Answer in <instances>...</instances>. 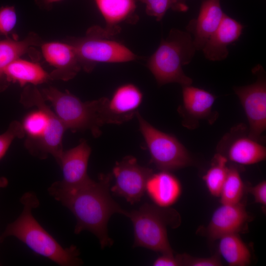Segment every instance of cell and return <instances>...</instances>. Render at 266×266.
<instances>
[{"label": "cell", "instance_id": "cell-27", "mask_svg": "<svg viewBox=\"0 0 266 266\" xmlns=\"http://www.w3.org/2000/svg\"><path fill=\"white\" fill-rule=\"evenodd\" d=\"M145 4L146 14L160 21L163 18L166 11L171 8L173 10L175 0H138Z\"/></svg>", "mask_w": 266, "mask_h": 266}, {"label": "cell", "instance_id": "cell-4", "mask_svg": "<svg viewBox=\"0 0 266 266\" xmlns=\"http://www.w3.org/2000/svg\"><path fill=\"white\" fill-rule=\"evenodd\" d=\"M196 51L190 33L172 29L148 58L147 66L159 86L170 83L191 85L193 80L184 72L183 66L192 61Z\"/></svg>", "mask_w": 266, "mask_h": 266}, {"label": "cell", "instance_id": "cell-5", "mask_svg": "<svg viewBox=\"0 0 266 266\" xmlns=\"http://www.w3.org/2000/svg\"><path fill=\"white\" fill-rule=\"evenodd\" d=\"M40 91L45 100L51 102L66 130L73 132L89 130L96 137L101 134L100 128L104 125L101 113L103 97L83 101L67 90L62 92L51 86Z\"/></svg>", "mask_w": 266, "mask_h": 266}, {"label": "cell", "instance_id": "cell-15", "mask_svg": "<svg viewBox=\"0 0 266 266\" xmlns=\"http://www.w3.org/2000/svg\"><path fill=\"white\" fill-rule=\"evenodd\" d=\"M221 0H203L197 18L191 20L186 27L197 51L202 50L222 21L225 13L222 9Z\"/></svg>", "mask_w": 266, "mask_h": 266}, {"label": "cell", "instance_id": "cell-1", "mask_svg": "<svg viewBox=\"0 0 266 266\" xmlns=\"http://www.w3.org/2000/svg\"><path fill=\"white\" fill-rule=\"evenodd\" d=\"M112 173L100 174L99 181H91L80 187L62 189L51 185L48 190L56 200L67 207L76 219L74 233L87 230L98 238L101 248L110 246L113 240L108 234L107 224L114 213L126 216L123 209L110 194Z\"/></svg>", "mask_w": 266, "mask_h": 266}, {"label": "cell", "instance_id": "cell-32", "mask_svg": "<svg viewBox=\"0 0 266 266\" xmlns=\"http://www.w3.org/2000/svg\"><path fill=\"white\" fill-rule=\"evenodd\" d=\"M186 0H175V4L173 10L184 12L188 10V7L186 4Z\"/></svg>", "mask_w": 266, "mask_h": 266}, {"label": "cell", "instance_id": "cell-21", "mask_svg": "<svg viewBox=\"0 0 266 266\" xmlns=\"http://www.w3.org/2000/svg\"><path fill=\"white\" fill-rule=\"evenodd\" d=\"M231 161L242 165H250L266 158V147L249 135L240 136L230 142L225 156Z\"/></svg>", "mask_w": 266, "mask_h": 266}, {"label": "cell", "instance_id": "cell-9", "mask_svg": "<svg viewBox=\"0 0 266 266\" xmlns=\"http://www.w3.org/2000/svg\"><path fill=\"white\" fill-rule=\"evenodd\" d=\"M257 81L250 85L235 87L233 90L244 110L249 125V136L256 140L266 129V81L260 65L252 69Z\"/></svg>", "mask_w": 266, "mask_h": 266}, {"label": "cell", "instance_id": "cell-23", "mask_svg": "<svg viewBox=\"0 0 266 266\" xmlns=\"http://www.w3.org/2000/svg\"><path fill=\"white\" fill-rule=\"evenodd\" d=\"M219 239V252L230 266H246L250 264V251L238 233L226 234Z\"/></svg>", "mask_w": 266, "mask_h": 266}, {"label": "cell", "instance_id": "cell-12", "mask_svg": "<svg viewBox=\"0 0 266 266\" xmlns=\"http://www.w3.org/2000/svg\"><path fill=\"white\" fill-rule=\"evenodd\" d=\"M91 149L85 140L75 147L63 152L59 164L63 172V179L52 185L58 188L69 189L83 186L92 179L87 173Z\"/></svg>", "mask_w": 266, "mask_h": 266}, {"label": "cell", "instance_id": "cell-16", "mask_svg": "<svg viewBox=\"0 0 266 266\" xmlns=\"http://www.w3.org/2000/svg\"><path fill=\"white\" fill-rule=\"evenodd\" d=\"M243 28L241 23L225 14L202 49L205 58L210 61L226 59L229 55L227 46L239 38Z\"/></svg>", "mask_w": 266, "mask_h": 266}, {"label": "cell", "instance_id": "cell-3", "mask_svg": "<svg viewBox=\"0 0 266 266\" xmlns=\"http://www.w3.org/2000/svg\"><path fill=\"white\" fill-rule=\"evenodd\" d=\"M20 201L24 206L18 218L9 224L0 236V243L8 236H14L23 242L33 252L46 257L61 266L82 264L80 252L75 246L63 247L33 216L32 211L39 205L35 194L25 193Z\"/></svg>", "mask_w": 266, "mask_h": 266}, {"label": "cell", "instance_id": "cell-18", "mask_svg": "<svg viewBox=\"0 0 266 266\" xmlns=\"http://www.w3.org/2000/svg\"><path fill=\"white\" fill-rule=\"evenodd\" d=\"M145 192L155 205L164 208L174 204L182 193L179 179L169 171L153 173L148 179Z\"/></svg>", "mask_w": 266, "mask_h": 266}, {"label": "cell", "instance_id": "cell-10", "mask_svg": "<svg viewBox=\"0 0 266 266\" xmlns=\"http://www.w3.org/2000/svg\"><path fill=\"white\" fill-rule=\"evenodd\" d=\"M153 173L152 169L139 165L135 157L126 156L116 162L113 168L115 183L110 190L131 204L139 202L145 192L146 182Z\"/></svg>", "mask_w": 266, "mask_h": 266}, {"label": "cell", "instance_id": "cell-24", "mask_svg": "<svg viewBox=\"0 0 266 266\" xmlns=\"http://www.w3.org/2000/svg\"><path fill=\"white\" fill-rule=\"evenodd\" d=\"M228 161L227 158L224 155L216 154L211 167L202 177L209 192L214 197H219L228 173Z\"/></svg>", "mask_w": 266, "mask_h": 266}, {"label": "cell", "instance_id": "cell-25", "mask_svg": "<svg viewBox=\"0 0 266 266\" xmlns=\"http://www.w3.org/2000/svg\"><path fill=\"white\" fill-rule=\"evenodd\" d=\"M244 185L237 169L229 167L228 173L219 195L222 204H235L240 202Z\"/></svg>", "mask_w": 266, "mask_h": 266}, {"label": "cell", "instance_id": "cell-34", "mask_svg": "<svg viewBox=\"0 0 266 266\" xmlns=\"http://www.w3.org/2000/svg\"><path fill=\"white\" fill-rule=\"evenodd\" d=\"M8 184V180L4 177H0V189L5 187Z\"/></svg>", "mask_w": 266, "mask_h": 266}, {"label": "cell", "instance_id": "cell-31", "mask_svg": "<svg viewBox=\"0 0 266 266\" xmlns=\"http://www.w3.org/2000/svg\"><path fill=\"white\" fill-rule=\"evenodd\" d=\"M154 266H180L182 262L180 254H162L153 263Z\"/></svg>", "mask_w": 266, "mask_h": 266}, {"label": "cell", "instance_id": "cell-14", "mask_svg": "<svg viewBox=\"0 0 266 266\" xmlns=\"http://www.w3.org/2000/svg\"><path fill=\"white\" fill-rule=\"evenodd\" d=\"M245 206L240 202L235 204H222L214 212L205 229L207 236L212 240L230 233L240 232L249 220Z\"/></svg>", "mask_w": 266, "mask_h": 266}, {"label": "cell", "instance_id": "cell-8", "mask_svg": "<svg viewBox=\"0 0 266 266\" xmlns=\"http://www.w3.org/2000/svg\"><path fill=\"white\" fill-rule=\"evenodd\" d=\"M135 116L151 161L158 168L170 171L192 164L191 156L177 138L155 128L138 111Z\"/></svg>", "mask_w": 266, "mask_h": 266}, {"label": "cell", "instance_id": "cell-33", "mask_svg": "<svg viewBox=\"0 0 266 266\" xmlns=\"http://www.w3.org/2000/svg\"><path fill=\"white\" fill-rule=\"evenodd\" d=\"M62 0H35L38 6L42 8H49L53 3L60 1Z\"/></svg>", "mask_w": 266, "mask_h": 266}, {"label": "cell", "instance_id": "cell-2", "mask_svg": "<svg viewBox=\"0 0 266 266\" xmlns=\"http://www.w3.org/2000/svg\"><path fill=\"white\" fill-rule=\"evenodd\" d=\"M45 101L35 86L28 85L21 93L20 102L24 106L37 108L27 114L22 123L27 135L25 145L33 156L44 159L50 154L58 163L64 152L66 129Z\"/></svg>", "mask_w": 266, "mask_h": 266}, {"label": "cell", "instance_id": "cell-29", "mask_svg": "<svg viewBox=\"0 0 266 266\" xmlns=\"http://www.w3.org/2000/svg\"><path fill=\"white\" fill-rule=\"evenodd\" d=\"M182 266H220L222 265L218 254L208 258H197L186 254H180Z\"/></svg>", "mask_w": 266, "mask_h": 266}, {"label": "cell", "instance_id": "cell-7", "mask_svg": "<svg viewBox=\"0 0 266 266\" xmlns=\"http://www.w3.org/2000/svg\"><path fill=\"white\" fill-rule=\"evenodd\" d=\"M105 36L101 27L89 28L84 36L73 37L66 42L74 48L81 68L91 72L101 63H124L137 60L139 57L121 43Z\"/></svg>", "mask_w": 266, "mask_h": 266}, {"label": "cell", "instance_id": "cell-26", "mask_svg": "<svg viewBox=\"0 0 266 266\" xmlns=\"http://www.w3.org/2000/svg\"><path fill=\"white\" fill-rule=\"evenodd\" d=\"M25 136L22 124L17 121L11 122L7 130L0 134V160L6 154L14 139L21 138Z\"/></svg>", "mask_w": 266, "mask_h": 266}, {"label": "cell", "instance_id": "cell-6", "mask_svg": "<svg viewBox=\"0 0 266 266\" xmlns=\"http://www.w3.org/2000/svg\"><path fill=\"white\" fill-rule=\"evenodd\" d=\"M126 216L133 223V247H144L162 254H174L166 229L168 225H177V215L173 210L145 203L137 210L127 211Z\"/></svg>", "mask_w": 266, "mask_h": 266}, {"label": "cell", "instance_id": "cell-11", "mask_svg": "<svg viewBox=\"0 0 266 266\" xmlns=\"http://www.w3.org/2000/svg\"><path fill=\"white\" fill-rule=\"evenodd\" d=\"M143 100V94L135 85L126 83L119 86L108 99L103 97L101 107L104 124H121L132 119Z\"/></svg>", "mask_w": 266, "mask_h": 266}, {"label": "cell", "instance_id": "cell-20", "mask_svg": "<svg viewBox=\"0 0 266 266\" xmlns=\"http://www.w3.org/2000/svg\"><path fill=\"white\" fill-rule=\"evenodd\" d=\"M4 75L8 85L11 82L17 83L21 87L28 84L35 86L51 80L49 73L39 64L20 58L5 68Z\"/></svg>", "mask_w": 266, "mask_h": 266}, {"label": "cell", "instance_id": "cell-28", "mask_svg": "<svg viewBox=\"0 0 266 266\" xmlns=\"http://www.w3.org/2000/svg\"><path fill=\"white\" fill-rule=\"evenodd\" d=\"M17 20L15 9L13 6L0 8V36H8L14 29Z\"/></svg>", "mask_w": 266, "mask_h": 266}, {"label": "cell", "instance_id": "cell-13", "mask_svg": "<svg viewBox=\"0 0 266 266\" xmlns=\"http://www.w3.org/2000/svg\"><path fill=\"white\" fill-rule=\"evenodd\" d=\"M41 48L46 61L55 68L49 73L51 80L68 81L82 69L74 48L66 41L42 43Z\"/></svg>", "mask_w": 266, "mask_h": 266}, {"label": "cell", "instance_id": "cell-17", "mask_svg": "<svg viewBox=\"0 0 266 266\" xmlns=\"http://www.w3.org/2000/svg\"><path fill=\"white\" fill-rule=\"evenodd\" d=\"M103 17L105 26L102 27L105 36L110 37L119 33L124 22L133 23L138 19L135 0H94Z\"/></svg>", "mask_w": 266, "mask_h": 266}, {"label": "cell", "instance_id": "cell-22", "mask_svg": "<svg viewBox=\"0 0 266 266\" xmlns=\"http://www.w3.org/2000/svg\"><path fill=\"white\" fill-rule=\"evenodd\" d=\"M183 105L190 116L204 118L211 113L215 96L210 92L191 85L182 86Z\"/></svg>", "mask_w": 266, "mask_h": 266}, {"label": "cell", "instance_id": "cell-19", "mask_svg": "<svg viewBox=\"0 0 266 266\" xmlns=\"http://www.w3.org/2000/svg\"><path fill=\"white\" fill-rule=\"evenodd\" d=\"M41 39L34 33H30L24 39L19 40L17 38H7L0 41V91L5 90L8 86L4 71L12 62L26 54H36L33 46L41 45Z\"/></svg>", "mask_w": 266, "mask_h": 266}, {"label": "cell", "instance_id": "cell-30", "mask_svg": "<svg viewBox=\"0 0 266 266\" xmlns=\"http://www.w3.org/2000/svg\"><path fill=\"white\" fill-rule=\"evenodd\" d=\"M249 191L253 196L255 202L260 203L263 208L266 206V182L264 180L255 186L249 188Z\"/></svg>", "mask_w": 266, "mask_h": 266}]
</instances>
